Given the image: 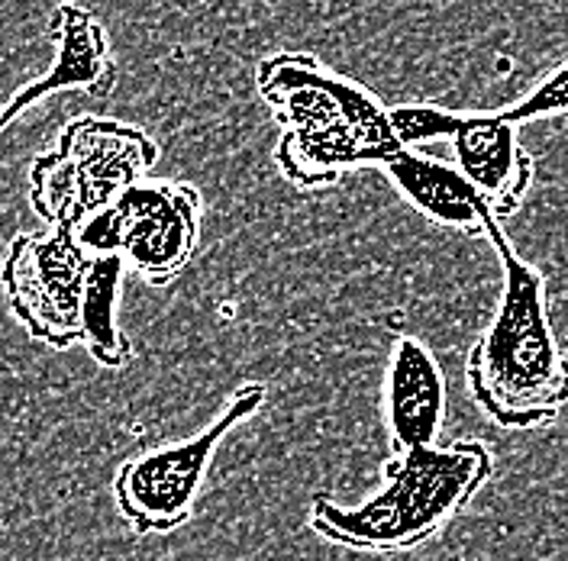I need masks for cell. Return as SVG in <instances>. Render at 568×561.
<instances>
[{"label":"cell","mask_w":568,"mask_h":561,"mask_svg":"<svg viewBox=\"0 0 568 561\" xmlns=\"http://www.w3.org/2000/svg\"><path fill=\"white\" fill-rule=\"evenodd\" d=\"M258 91L284 126L275 162L304 187H329L349 169L385 165L404 149L390 106L307 52H278L258 65Z\"/></svg>","instance_id":"6da1fadb"},{"label":"cell","mask_w":568,"mask_h":561,"mask_svg":"<svg viewBox=\"0 0 568 561\" xmlns=\"http://www.w3.org/2000/svg\"><path fill=\"white\" fill-rule=\"evenodd\" d=\"M488 239L504 268V294L491 326L465 358V385L478 410L504 429H539L568 404V351L556 339L542 272L517 255L488 223Z\"/></svg>","instance_id":"7a4b0ae2"},{"label":"cell","mask_w":568,"mask_h":561,"mask_svg":"<svg viewBox=\"0 0 568 561\" xmlns=\"http://www.w3.org/2000/svg\"><path fill=\"white\" fill-rule=\"evenodd\" d=\"M491 475L495 452L481 439L390 452L382 465L378 491L355 507L317 493L311 500L307 527L320 539L353 552H414L453 527Z\"/></svg>","instance_id":"3957f363"},{"label":"cell","mask_w":568,"mask_h":561,"mask_svg":"<svg viewBox=\"0 0 568 561\" xmlns=\"http://www.w3.org/2000/svg\"><path fill=\"white\" fill-rule=\"evenodd\" d=\"M155 162L159 145L140 126L113 116H78L49 152L36 155L30 204L45 226L78 230L149 175Z\"/></svg>","instance_id":"277c9868"},{"label":"cell","mask_w":568,"mask_h":561,"mask_svg":"<svg viewBox=\"0 0 568 561\" xmlns=\"http://www.w3.org/2000/svg\"><path fill=\"white\" fill-rule=\"evenodd\" d=\"M265 397L268 387L258 381L236 387L216 420L207 422L201 432L152 446L120 465V471L113 475V503L133 532L169 536L194 520L220 442L240 422L255 417Z\"/></svg>","instance_id":"5b68a950"},{"label":"cell","mask_w":568,"mask_h":561,"mask_svg":"<svg viewBox=\"0 0 568 561\" xmlns=\"http://www.w3.org/2000/svg\"><path fill=\"white\" fill-rule=\"evenodd\" d=\"M204 201L194 184L142 177L74 233L91 255L123 252L130 268L155 287L187 268L201 239Z\"/></svg>","instance_id":"8992f818"},{"label":"cell","mask_w":568,"mask_h":561,"mask_svg":"<svg viewBox=\"0 0 568 561\" xmlns=\"http://www.w3.org/2000/svg\"><path fill=\"white\" fill-rule=\"evenodd\" d=\"M91 252L71 226H49L45 233H20L3 262L0 284L10 310L27 326L30 339L71 349L81 346V300Z\"/></svg>","instance_id":"52a82bcc"},{"label":"cell","mask_w":568,"mask_h":561,"mask_svg":"<svg viewBox=\"0 0 568 561\" xmlns=\"http://www.w3.org/2000/svg\"><path fill=\"white\" fill-rule=\"evenodd\" d=\"M520 123L500 113H462L453 133L456 165L485 194L497 220L520 211L532 184V155L520 145Z\"/></svg>","instance_id":"ba28073f"},{"label":"cell","mask_w":568,"mask_h":561,"mask_svg":"<svg viewBox=\"0 0 568 561\" xmlns=\"http://www.w3.org/2000/svg\"><path fill=\"white\" fill-rule=\"evenodd\" d=\"M390 452L439 446L446 420V378L426 343L400 336L394 343L382 387Z\"/></svg>","instance_id":"9c48e42d"},{"label":"cell","mask_w":568,"mask_h":561,"mask_svg":"<svg viewBox=\"0 0 568 561\" xmlns=\"http://www.w3.org/2000/svg\"><path fill=\"white\" fill-rule=\"evenodd\" d=\"M382 169L388 172L400 197L433 223L468 236H488V223L495 220V211L459 165H446L404 145Z\"/></svg>","instance_id":"30bf717a"},{"label":"cell","mask_w":568,"mask_h":561,"mask_svg":"<svg viewBox=\"0 0 568 561\" xmlns=\"http://www.w3.org/2000/svg\"><path fill=\"white\" fill-rule=\"evenodd\" d=\"M55 62L42 74L49 94L55 91H88L104 98L113 91L116 65L110 59L104 27L78 3H62L52 17Z\"/></svg>","instance_id":"8fae6325"},{"label":"cell","mask_w":568,"mask_h":561,"mask_svg":"<svg viewBox=\"0 0 568 561\" xmlns=\"http://www.w3.org/2000/svg\"><path fill=\"white\" fill-rule=\"evenodd\" d=\"M130 262L123 252H104L91 255L88 262V278H84V300H81V346L91 351L98 365L110 371L130 365L133 346L123 336L116 323V304H120V287Z\"/></svg>","instance_id":"7c38bea8"},{"label":"cell","mask_w":568,"mask_h":561,"mask_svg":"<svg viewBox=\"0 0 568 561\" xmlns=\"http://www.w3.org/2000/svg\"><path fill=\"white\" fill-rule=\"evenodd\" d=\"M462 113L446 110L436 104H397L390 106V123L400 145L414 149L420 142L433 140H453L456 126H459Z\"/></svg>","instance_id":"4fadbf2b"},{"label":"cell","mask_w":568,"mask_h":561,"mask_svg":"<svg viewBox=\"0 0 568 561\" xmlns=\"http://www.w3.org/2000/svg\"><path fill=\"white\" fill-rule=\"evenodd\" d=\"M517 123H527L536 116H556V113H568V59L552 71L549 78H542L530 94L507 110Z\"/></svg>","instance_id":"5bb4252c"},{"label":"cell","mask_w":568,"mask_h":561,"mask_svg":"<svg viewBox=\"0 0 568 561\" xmlns=\"http://www.w3.org/2000/svg\"><path fill=\"white\" fill-rule=\"evenodd\" d=\"M42 98H49V88H45V81H42V78H36V81H30V84H23V88L13 94V101L0 110V133H3L13 120H20L30 106L39 104Z\"/></svg>","instance_id":"9a60e30c"}]
</instances>
